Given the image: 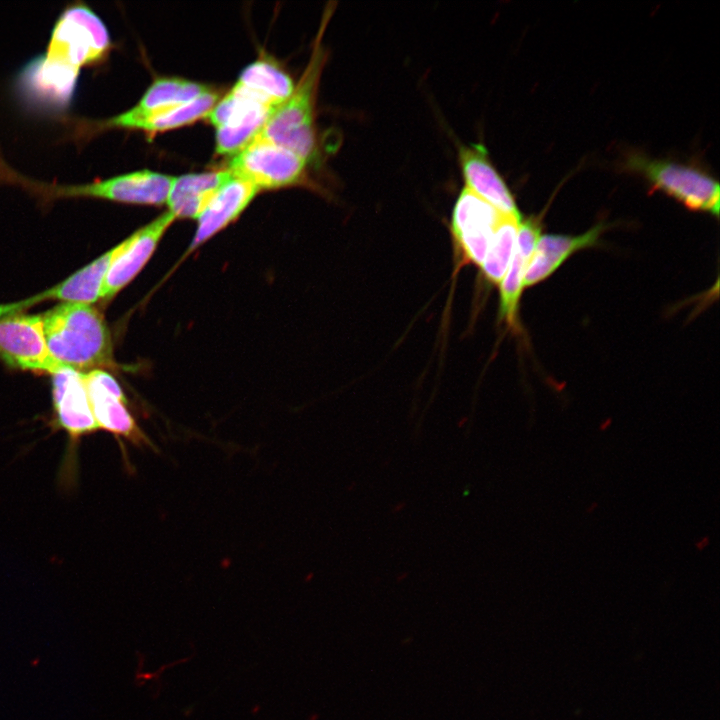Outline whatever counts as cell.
<instances>
[{"label": "cell", "instance_id": "6da1fadb", "mask_svg": "<svg viewBox=\"0 0 720 720\" xmlns=\"http://www.w3.org/2000/svg\"><path fill=\"white\" fill-rule=\"evenodd\" d=\"M111 47L103 21L85 5L66 8L58 17L44 54L20 71L17 86L31 105L63 110L72 101L80 70L104 59Z\"/></svg>", "mask_w": 720, "mask_h": 720}, {"label": "cell", "instance_id": "7a4b0ae2", "mask_svg": "<svg viewBox=\"0 0 720 720\" xmlns=\"http://www.w3.org/2000/svg\"><path fill=\"white\" fill-rule=\"evenodd\" d=\"M41 317L48 350L62 368L87 373L116 367L110 331L96 308L60 303Z\"/></svg>", "mask_w": 720, "mask_h": 720}, {"label": "cell", "instance_id": "3957f363", "mask_svg": "<svg viewBox=\"0 0 720 720\" xmlns=\"http://www.w3.org/2000/svg\"><path fill=\"white\" fill-rule=\"evenodd\" d=\"M333 11L334 7L330 6L325 10L310 60L293 93L273 111L259 133L295 153L307 164L318 155L315 105L320 77L328 58L322 37Z\"/></svg>", "mask_w": 720, "mask_h": 720}, {"label": "cell", "instance_id": "277c9868", "mask_svg": "<svg viewBox=\"0 0 720 720\" xmlns=\"http://www.w3.org/2000/svg\"><path fill=\"white\" fill-rule=\"evenodd\" d=\"M173 179L151 170H140L87 184H50L24 177L0 157V182L21 186L47 202L59 198L91 197L121 203L161 205L167 201Z\"/></svg>", "mask_w": 720, "mask_h": 720}, {"label": "cell", "instance_id": "5b68a950", "mask_svg": "<svg viewBox=\"0 0 720 720\" xmlns=\"http://www.w3.org/2000/svg\"><path fill=\"white\" fill-rule=\"evenodd\" d=\"M623 169L644 177L650 192L661 191L690 210L719 214V184L696 168L631 153Z\"/></svg>", "mask_w": 720, "mask_h": 720}, {"label": "cell", "instance_id": "8992f818", "mask_svg": "<svg viewBox=\"0 0 720 720\" xmlns=\"http://www.w3.org/2000/svg\"><path fill=\"white\" fill-rule=\"evenodd\" d=\"M306 165L295 153L258 134L232 156L228 170L260 191L302 182Z\"/></svg>", "mask_w": 720, "mask_h": 720}, {"label": "cell", "instance_id": "52a82bcc", "mask_svg": "<svg viewBox=\"0 0 720 720\" xmlns=\"http://www.w3.org/2000/svg\"><path fill=\"white\" fill-rule=\"evenodd\" d=\"M54 426L68 436V448L63 465L64 481L71 482L76 450L80 440L99 431L93 416L83 373L62 368L52 374Z\"/></svg>", "mask_w": 720, "mask_h": 720}, {"label": "cell", "instance_id": "ba28073f", "mask_svg": "<svg viewBox=\"0 0 720 720\" xmlns=\"http://www.w3.org/2000/svg\"><path fill=\"white\" fill-rule=\"evenodd\" d=\"M91 410L100 429L116 439H125L137 447H153L128 409V401L117 380L103 369L83 373Z\"/></svg>", "mask_w": 720, "mask_h": 720}, {"label": "cell", "instance_id": "9c48e42d", "mask_svg": "<svg viewBox=\"0 0 720 720\" xmlns=\"http://www.w3.org/2000/svg\"><path fill=\"white\" fill-rule=\"evenodd\" d=\"M0 359L22 370L53 374L62 369L48 350L41 315L0 317Z\"/></svg>", "mask_w": 720, "mask_h": 720}, {"label": "cell", "instance_id": "30bf717a", "mask_svg": "<svg viewBox=\"0 0 720 720\" xmlns=\"http://www.w3.org/2000/svg\"><path fill=\"white\" fill-rule=\"evenodd\" d=\"M502 215L489 203L463 188L453 209L451 232L466 262L478 266L483 263Z\"/></svg>", "mask_w": 720, "mask_h": 720}, {"label": "cell", "instance_id": "8fae6325", "mask_svg": "<svg viewBox=\"0 0 720 720\" xmlns=\"http://www.w3.org/2000/svg\"><path fill=\"white\" fill-rule=\"evenodd\" d=\"M175 218L168 210L119 244L103 282L101 300H111L141 271Z\"/></svg>", "mask_w": 720, "mask_h": 720}, {"label": "cell", "instance_id": "7c38bea8", "mask_svg": "<svg viewBox=\"0 0 720 720\" xmlns=\"http://www.w3.org/2000/svg\"><path fill=\"white\" fill-rule=\"evenodd\" d=\"M206 85L179 78L156 80L139 102L128 111L110 119L94 123L90 130L106 128L137 129L152 116L175 106L187 103L208 91Z\"/></svg>", "mask_w": 720, "mask_h": 720}, {"label": "cell", "instance_id": "4fadbf2b", "mask_svg": "<svg viewBox=\"0 0 720 720\" xmlns=\"http://www.w3.org/2000/svg\"><path fill=\"white\" fill-rule=\"evenodd\" d=\"M118 250L119 244L50 289L16 303L0 305V317L22 313L46 300L91 305L100 299L106 273Z\"/></svg>", "mask_w": 720, "mask_h": 720}, {"label": "cell", "instance_id": "5bb4252c", "mask_svg": "<svg viewBox=\"0 0 720 720\" xmlns=\"http://www.w3.org/2000/svg\"><path fill=\"white\" fill-rule=\"evenodd\" d=\"M458 156L466 189L500 213L521 218L509 188L492 165L482 144L461 146Z\"/></svg>", "mask_w": 720, "mask_h": 720}, {"label": "cell", "instance_id": "9a60e30c", "mask_svg": "<svg viewBox=\"0 0 720 720\" xmlns=\"http://www.w3.org/2000/svg\"><path fill=\"white\" fill-rule=\"evenodd\" d=\"M258 192L259 189L250 182L232 174L197 217L198 226L190 251L234 221Z\"/></svg>", "mask_w": 720, "mask_h": 720}, {"label": "cell", "instance_id": "2e32d148", "mask_svg": "<svg viewBox=\"0 0 720 720\" xmlns=\"http://www.w3.org/2000/svg\"><path fill=\"white\" fill-rule=\"evenodd\" d=\"M607 228L604 223H599L581 235L541 236L525 270L523 288L545 280L578 250L596 245Z\"/></svg>", "mask_w": 720, "mask_h": 720}, {"label": "cell", "instance_id": "e0dca14e", "mask_svg": "<svg viewBox=\"0 0 720 720\" xmlns=\"http://www.w3.org/2000/svg\"><path fill=\"white\" fill-rule=\"evenodd\" d=\"M541 236L540 226L531 220L522 222L517 230L514 253L500 286V316L512 327L518 325L520 296L525 270Z\"/></svg>", "mask_w": 720, "mask_h": 720}, {"label": "cell", "instance_id": "ac0fdd59", "mask_svg": "<svg viewBox=\"0 0 720 720\" xmlns=\"http://www.w3.org/2000/svg\"><path fill=\"white\" fill-rule=\"evenodd\" d=\"M231 176L232 173L225 169L174 177L166 201L169 211L176 218L197 219L215 192Z\"/></svg>", "mask_w": 720, "mask_h": 720}, {"label": "cell", "instance_id": "d6986e66", "mask_svg": "<svg viewBox=\"0 0 720 720\" xmlns=\"http://www.w3.org/2000/svg\"><path fill=\"white\" fill-rule=\"evenodd\" d=\"M237 83L251 89L279 107L293 93L294 83L291 77L278 65L265 60L256 61L247 66Z\"/></svg>", "mask_w": 720, "mask_h": 720}, {"label": "cell", "instance_id": "ffe728a7", "mask_svg": "<svg viewBox=\"0 0 720 720\" xmlns=\"http://www.w3.org/2000/svg\"><path fill=\"white\" fill-rule=\"evenodd\" d=\"M521 218L502 215L492 237V241L481 270L486 279L499 284L511 262L517 238L518 224Z\"/></svg>", "mask_w": 720, "mask_h": 720}, {"label": "cell", "instance_id": "44dd1931", "mask_svg": "<svg viewBox=\"0 0 720 720\" xmlns=\"http://www.w3.org/2000/svg\"><path fill=\"white\" fill-rule=\"evenodd\" d=\"M218 98V93L209 89L187 103L152 116L141 125L139 130L154 134L191 124L200 118H205Z\"/></svg>", "mask_w": 720, "mask_h": 720}]
</instances>
